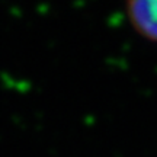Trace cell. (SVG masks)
<instances>
[{"mask_svg": "<svg viewBox=\"0 0 157 157\" xmlns=\"http://www.w3.org/2000/svg\"><path fill=\"white\" fill-rule=\"evenodd\" d=\"M127 13L141 36L157 42V0H127Z\"/></svg>", "mask_w": 157, "mask_h": 157, "instance_id": "6da1fadb", "label": "cell"}]
</instances>
